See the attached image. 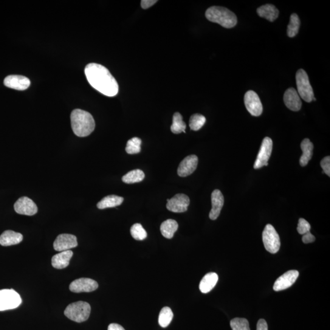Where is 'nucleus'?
Here are the masks:
<instances>
[{"label":"nucleus","instance_id":"1a4fd4ad","mask_svg":"<svg viewBox=\"0 0 330 330\" xmlns=\"http://www.w3.org/2000/svg\"><path fill=\"white\" fill-rule=\"evenodd\" d=\"M190 200L185 194H177L171 199H167L166 208L174 213H182L188 210Z\"/></svg>","mask_w":330,"mask_h":330},{"label":"nucleus","instance_id":"5701e85b","mask_svg":"<svg viewBox=\"0 0 330 330\" xmlns=\"http://www.w3.org/2000/svg\"><path fill=\"white\" fill-rule=\"evenodd\" d=\"M301 150L303 151L302 156L300 159V164L301 166H305L312 159L313 155V149L314 145L309 139L306 138L301 143Z\"/></svg>","mask_w":330,"mask_h":330},{"label":"nucleus","instance_id":"4c0bfd02","mask_svg":"<svg viewBox=\"0 0 330 330\" xmlns=\"http://www.w3.org/2000/svg\"><path fill=\"white\" fill-rule=\"evenodd\" d=\"M256 330H268L267 323L264 319H260L257 323Z\"/></svg>","mask_w":330,"mask_h":330},{"label":"nucleus","instance_id":"aec40b11","mask_svg":"<svg viewBox=\"0 0 330 330\" xmlns=\"http://www.w3.org/2000/svg\"><path fill=\"white\" fill-rule=\"evenodd\" d=\"M73 256L71 250L65 251L53 256L52 264L53 267L57 269H63L69 266V262Z\"/></svg>","mask_w":330,"mask_h":330},{"label":"nucleus","instance_id":"2eb2a0df","mask_svg":"<svg viewBox=\"0 0 330 330\" xmlns=\"http://www.w3.org/2000/svg\"><path fill=\"white\" fill-rule=\"evenodd\" d=\"M198 158L195 155H191L187 156L180 163L177 174L180 177H187L190 176L196 170Z\"/></svg>","mask_w":330,"mask_h":330},{"label":"nucleus","instance_id":"a878e982","mask_svg":"<svg viewBox=\"0 0 330 330\" xmlns=\"http://www.w3.org/2000/svg\"><path fill=\"white\" fill-rule=\"evenodd\" d=\"M186 124L183 122V117L178 112L173 115V124L171 126V131L174 134L185 133Z\"/></svg>","mask_w":330,"mask_h":330},{"label":"nucleus","instance_id":"f704fd0d","mask_svg":"<svg viewBox=\"0 0 330 330\" xmlns=\"http://www.w3.org/2000/svg\"><path fill=\"white\" fill-rule=\"evenodd\" d=\"M320 166L322 168V173H325L327 176H330V157H326L321 160Z\"/></svg>","mask_w":330,"mask_h":330},{"label":"nucleus","instance_id":"412c9836","mask_svg":"<svg viewBox=\"0 0 330 330\" xmlns=\"http://www.w3.org/2000/svg\"><path fill=\"white\" fill-rule=\"evenodd\" d=\"M218 281V276L215 273L210 272L205 275L199 284V290L203 293L211 291Z\"/></svg>","mask_w":330,"mask_h":330},{"label":"nucleus","instance_id":"9b49d317","mask_svg":"<svg viewBox=\"0 0 330 330\" xmlns=\"http://www.w3.org/2000/svg\"><path fill=\"white\" fill-rule=\"evenodd\" d=\"M98 287L97 282L92 279L81 278L72 282L69 289L75 293L91 292L96 290Z\"/></svg>","mask_w":330,"mask_h":330},{"label":"nucleus","instance_id":"0eeeda50","mask_svg":"<svg viewBox=\"0 0 330 330\" xmlns=\"http://www.w3.org/2000/svg\"><path fill=\"white\" fill-rule=\"evenodd\" d=\"M21 303V296L15 290H0V311L17 308Z\"/></svg>","mask_w":330,"mask_h":330},{"label":"nucleus","instance_id":"c85d7f7f","mask_svg":"<svg viewBox=\"0 0 330 330\" xmlns=\"http://www.w3.org/2000/svg\"><path fill=\"white\" fill-rule=\"evenodd\" d=\"M300 26V21L296 14H292L290 18V22L287 27V35L290 38H293L297 35Z\"/></svg>","mask_w":330,"mask_h":330},{"label":"nucleus","instance_id":"6ab92c4d","mask_svg":"<svg viewBox=\"0 0 330 330\" xmlns=\"http://www.w3.org/2000/svg\"><path fill=\"white\" fill-rule=\"evenodd\" d=\"M23 241V236L13 231L8 230L0 236V245L4 247L11 246L21 243Z\"/></svg>","mask_w":330,"mask_h":330},{"label":"nucleus","instance_id":"dca6fc26","mask_svg":"<svg viewBox=\"0 0 330 330\" xmlns=\"http://www.w3.org/2000/svg\"><path fill=\"white\" fill-rule=\"evenodd\" d=\"M30 83V79L22 75H9L6 77L4 80V84L6 86L20 91H23L28 88Z\"/></svg>","mask_w":330,"mask_h":330},{"label":"nucleus","instance_id":"473e14b6","mask_svg":"<svg viewBox=\"0 0 330 330\" xmlns=\"http://www.w3.org/2000/svg\"><path fill=\"white\" fill-rule=\"evenodd\" d=\"M233 330H250L249 322L244 318H235L230 322Z\"/></svg>","mask_w":330,"mask_h":330},{"label":"nucleus","instance_id":"cd10ccee","mask_svg":"<svg viewBox=\"0 0 330 330\" xmlns=\"http://www.w3.org/2000/svg\"><path fill=\"white\" fill-rule=\"evenodd\" d=\"M173 318V312L169 307H163L159 314V323L162 328H166L171 322Z\"/></svg>","mask_w":330,"mask_h":330},{"label":"nucleus","instance_id":"4468645a","mask_svg":"<svg viewBox=\"0 0 330 330\" xmlns=\"http://www.w3.org/2000/svg\"><path fill=\"white\" fill-rule=\"evenodd\" d=\"M298 276L299 273L297 270H289L284 273L275 281L273 290L278 292L289 288L295 283Z\"/></svg>","mask_w":330,"mask_h":330},{"label":"nucleus","instance_id":"423d86ee","mask_svg":"<svg viewBox=\"0 0 330 330\" xmlns=\"http://www.w3.org/2000/svg\"><path fill=\"white\" fill-rule=\"evenodd\" d=\"M262 241L267 252L275 254L280 250V238L272 225L268 224L262 233Z\"/></svg>","mask_w":330,"mask_h":330},{"label":"nucleus","instance_id":"f257e3e1","mask_svg":"<svg viewBox=\"0 0 330 330\" xmlns=\"http://www.w3.org/2000/svg\"><path fill=\"white\" fill-rule=\"evenodd\" d=\"M84 73L91 86L101 94L108 97L118 94V82L105 67L97 63H90L86 66Z\"/></svg>","mask_w":330,"mask_h":330},{"label":"nucleus","instance_id":"7ed1b4c3","mask_svg":"<svg viewBox=\"0 0 330 330\" xmlns=\"http://www.w3.org/2000/svg\"><path fill=\"white\" fill-rule=\"evenodd\" d=\"M205 15L208 21L226 28H232L238 23L235 14L224 7H211L207 9Z\"/></svg>","mask_w":330,"mask_h":330},{"label":"nucleus","instance_id":"c9c22d12","mask_svg":"<svg viewBox=\"0 0 330 330\" xmlns=\"http://www.w3.org/2000/svg\"><path fill=\"white\" fill-rule=\"evenodd\" d=\"M315 237L313 236L311 233H310V231L308 233L304 234L302 238V241L303 243L306 244L312 243V242L315 241Z\"/></svg>","mask_w":330,"mask_h":330},{"label":"nucleus","instance_id":"72a5a7b5","mask_svg":"<svg viewBox=\"0 0 330 330\" xmlns=\"http://www.w3.org/2000/svg\"><path fill=\"white\" fill-rule=\"evenodd\" d=\"M311 230V225L306 219L300 218L298 221L297 231L299 234L304 235V234L309 232Z\"/></svg>","mask_w":330,"mask_h":330},{"label":"nucleus","instance_id":"9d476101","mask_svg":"<svg viewBox=\"0 0 330 330\" xmlns=\"http://www.w3.org/2000/svg\"><path fill=\"white\" fill-rule=\"evenodd\" d=\"M245 106L253 117H259L263 112V107L260 98L255 91H248L244 97Z\"/></svg>","mask_w":330,"mask_h":330},{"label":"nucleus","instance_id":"393cba45","mask_svg":"<svg viewBox=\"0 0 330 330\" xmlns=\"http://www.w3.org/2000/svg\"><path fill=\"white\" fill-rule=\"evenodd\" d=\"M124 201L123 197L117 195H109L103 197L97 204V207L99 209H105L107 208H112L122 204Z\"/></svg>","mask_w":330,"mask_h":330},{"label":"nucleus","instance_id":"7c9ffc66","mask_svg":"<svg viewBox=\"0 0 330 330\" xmlns=\"http://www.w3.org/2000/svg\"><path fill=\"white\" fill-rule=\"evenodd\" d=\"M141 145L142 140L139 138L134 137L131 138L127 143L126 151L129 154H137L141 152Z\"/></svg>","mask_w":330,"mask_h":330},{"label":"nucleus","instance_id":"20e7f679","mask_svg":"<svg viewBox=\"0 0 330 330\" xmlns=\"http://www.w3.org/2000/svg\"><path fill=\"white\" fill-rule=\"evenodd\" d=\"M91 311V306L89 303L80 301L67 306L64 314L70 320L81 323L88 319Z\"/></svg>","mask_w":330,"mask_h":330},{"label":"nucleus","instance_id":"e433bc0d","mask_svg":"<svg viewBox=\"0 0 330 330\" xmlns=\"http://www.w3.org/2000/svg\"><path fill=\"white\" fill-rule=\"evenodd\" d=\"M157 2V0H142L141 2V6H142L143 9L147 10L154 6Z\"/></svg>","mask_w":330,"mask_h":330},{"label":"nucleus","instance_id":"b1692460","mask_svg":"<svg viewBox=\"0 0 330 330\" xmlns=\"http://www.w3.org/2000/svg\"><path fill=\"white\" fill-rule=\"evenodd\" d=\"M179 225L174 219H168L163 222L160 226V231L164 238L171 239L178 229Z\"/></svg>","mask_w":330,"mask_h":330},{"label":"nucleus","instance_id":"ddd939ff","mask_svg":"<svg viewBox=\"0 0 330 330\" xmlns=\"http://www.w3.org/2000/svg\"><path fill=\"white\" fill-rule=\"evenodd\" d=\"M14 210L21 215L32 216L38 212V207L32 199L22 197L14 204Z\"/></svg>","mask_w":330,"mask_h":330},{"label":"nucleus","instance_id":"c756f323","mask_svg":"<svg viewBox=\"0 0 330 330\" xmlns=\"http://www.w3.org/2000/svg\"><path fill=\"white\" fill-rule=\"evenodd\" d=\"M206 119L204 116L200 114H194L191 116L189 121V126L192 131H197L204 126Z\"/></svg>","mask_w":330,"mask_h":330},{"label":"nucleus","instance_id":"6e6552de","mask_svg":"<svg viewBox=\"0 0 330 330\" xmlns=\"http://www.w3.org/2000/svg\"><path fill=\"white\" fill-rule=\"evenodd\" d=\"M273 149V142L269 137H266L262 141L260 150H259L258 157L256 158V162L254 164V168L259 169L264 166L268 165L271 154H272Z\"/></svg>","mask_w":330,"mask_h":330},{"label":"nucleus","instance_id":"f3484780","mask_svg":"<svg viewBox=\"0 0 330 330\" xmlns=\"http://www.w3.org/2000/svg\"><path fill=\"white\" fill-rule=\"evenodd\" d=\"M211 210L209 213V218L211 220L218 218L224 205V197L221 191L215 190L211 193Z\"/></svg>","mask_w":330,"mask_h":330},{"label":"nucleus","instance_id":"f03ea898","mask_svg":"<svg viewBox=\"0 0 330 330\" xmlns=\"http://www.w3.org/2000/svg\"><path fill=\"white\" fill-rule=\"evenodd\" d=\"M70 121L73 133L79 137H86L94 131V118L89 112L80 109L73 110Z\"/></svg>","mask_w":330,"mask_h":330},{"label":"nucleus","instance_id":"f8f14e48","mask_svg":"<svg viewBox=\"0 0 330 330\" xmlns=\"http://www.w3.org/2000/svg\"><path fill=\"white\" fill-rule=\"evenodd\" d=\"M78 245L77 238L72 234H62L56 238L53 248L57 252H65L72 248L77 247Z\"/></svg>","mask_w":330,"mask_h":330},{"label":"nucleus","instance_id":"58836bf2","mask_svg":"<svg viewBox=\"0 0 330 330\" xmlns=\"http://www.w3.org/2000/svg\"><path fill=\"white\" fill-rule=\"evenodd\" d=\"M108 330H125V329L119 324L112 323L108 326Z\"/></svg>","mask_w":330,"mask_h":330},{"label":"nucleus","instance_id":"2f4dec72","mask_svg":"<svg viewBox=\"0 0 330 330\" xmlns=\"http://www.w3.org/2000/svg\"><path fill=\"white\" fill-rule=\"evenodd\" d=\"M131 233L133 238L137 241H143L147 238L146 231L140 224H135L132 226Z\"/></svg>","mask_w":330,"mask_h":330},{"label":"nucleus","instance_id":"bb28decb","mask_svg":"<svg viewBox=\"0 0 330 330\" xmlns=\"http://www.w3.org/2000/svg\"><path fill=\"white\" fill-rule=\"evenodd\" d=\"M145 177V174L142 170H134L124 175L122 180L124 183L131 184V183L142 182Z\"/></svg>","mask_w":330,"mask_h":330},{"label":"nucleus","instance_id":"a211bd4d","mask_svg":"<svg viewBox=\"0 0 330 330\" xmlns=\"http://www.w3.org/2000/svg\"><path fill=\"white\" fill-rule=\"evenodd\" d=\"M284 101L287 108L293 112L301 109V101L298 92L293 87L287 89L284 95Z\"/></svg>","mask_w":330,"mask_h":330},{"label":"nucleus","instance_id":"4be33fe9","mask_svg":"<svg viewBox=\"0 0 330 330\" xmlns=\"http://www.w3.org/2000/svg\"><path fill=\"white\" fill-rule=\"evenodd\" d=\"M257 13L262 18L266 19L270 22L275 21L279 16V11L275 6L267 4L262 6L257 10Z\"/></svg>","mask_w":330,"mask_h":330},{"label":"nucleus","instance_id":"39448f33","mask_svg":"<svg viewBox=\"0 0 330 330\" xmlns=\"http://www.w3.org/2000/svg\"><path fill=\"white\" fill-rule=\"evenodd\" d=\"M296 83L299 96L306 102H311L314 97V92L310 84L308 75L303 69L298 70L296 73Z\"/></svg>","mask_w":330,"mask_h":330}]
</instances>
